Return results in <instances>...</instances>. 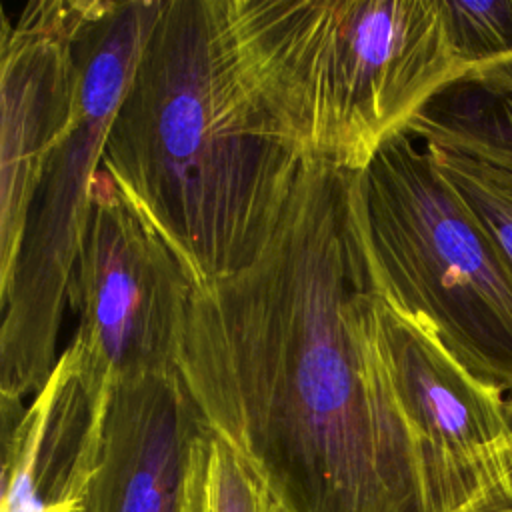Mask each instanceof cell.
Instances as JSON below:
<instances>
[{"label": "cell", "mask_w": 512, "mask_h": 512, "mask_svg": "<svg viewBox=\"0 0 512 512\" xmlns=\"http://www.w3.org/2000/svg\"><path fill=\"white\" fill-rule=\"evenodd\" d=\"M86 10L88 0H30L16 18H2L0 286L14 270L46 160L76 112V34Z\"/></svg>", "instance_id": "cell-7"}, {"label": "cell", "mask_w": 512, "mask_h": 512, "mask_svg": "<svg viewBox=\"0 0 512 512\" xmlns=\"http://www.w3.org/2000/svg\"><path fill=\"white\" fill-rule=\"evenodd\" d=\"M512 262V172L460 152L422 144Z\"/></svg>", "instance_id": "cell-12"}, {"label": "cell", "mask_w": 512, "mask_h": 512, "mask_svg": "<svg viewBox=\"0 0 512 512\" xmlns=\"http://www.w3.org/2000/svg\"><path fill=\"white\" fill-rule=\"evenodd\" d=\"M236 68L304 158L362 170L466 74L440 0H224Z\"/></svg>", "instance_id": "cell-3"}, {"label": "cell", "mask_w": 512, "mask_h": 512, "mask_svg": "<svg viewBox=\"0 0 512 512\" xmlns=\"http://www.w3.org/2000/svg\"><path fill=\"white\" fill-rule=\"evenodd\" d=\"M164 0H88L76 34L80 94L30 204L14 270L0 286V398L34 396L60 354L58 334L90 218L106 136Z\"/></svg>", "instance_id": "cell-5"}, {"label": "cell", "mask_w": 512, "mask_h": 512, "mask_svg": "<svg viewBox=\"0 0 512 512\" xmlns=\"http://www.w3.org/2000/svg\"><path fill=\"white\" fill-rule=\"evenodd\" d=\"M426 146L512 172V58L468 70L440 88L404 126Z\"/></svg>", "instance_id": "cell-10"}, {"label": "cell", "mask_w": 512, "mask_h": 512, "mask_svg": "<svg viewBox=\"0 0 512 512\" xmlns=\"http://www.w3.org/2000/svg\"><path fill=\"white\" fill-rule=\"evenodd\" d=\"M350 172L304 158L268 248L196 286L178 374L278 512H438L374 340Z\"/></svg>", "instance_id": "cell-1"}, {"label": "cell", "mask_w": 512, "mask_h": 512, "mask_svg": "<svg viewBox=\"0 0 512 512\" xmlns=\"http://www.w3.org/2000/svg\"><path fill=\"white\" fill-rule=\"evenodd\" d=\"M110 388H96L68 344L24 406L0 398V512H78L94 474Z\"/></svg>", "instance_id": "cell-8"}, {"label": "cell", "mask_w": 512, "mask_h": 512, "mask_svg": "<svg viewBox=\"0 0 512 512\" xmlns=\"http://www.w3.org/2000/svg\"><path fill=\"white\" fill-rule=\"evenodd\" d=\"M440 6L466 70L512 58V0H440Z\"/></svg>", "instance_id": "cell-13"}, {"label": "cell", "mask_w": 512, "mask_h": 512, "mask_svg": "<svg viewBox=\"0 0 512 512\" xmlns=\"http://www.w3.org/2000/svg\"><path fill=\"white\" fill-rule=\"evenodd\" d=\"M196 282L154 224L100 166L68 290L78 316L72 346L96 388L178 374Z\"/></svg>", "instance_id": "cell-6"}, {"label": "cell", "mask_w": 512, "mask_h": 512, "mask_svg": "<svg viewBox=\"0 0 512 512\" xmlns=\"http://www.w3.org/2000/svg\"><path fill=\"white\" fill-rule=\"evenodd\" d=\"M302 162L238 74L224 0H164L102 166L196 286L240 272L268 248Z\"/></svg>", "instance_id": "cell-2"}, {"label": "cell", "mask_w": 512, "mask_h": 512, "mask_svg": "<svg viewBox=\"0 0 512 512\" xmlns=\"http://www.w3.org/2000/svg\"><path fill=\"white\" fill-rule=\"evenodd\" d=\"M180 512H278L238 452L208 426L196 436Z\"/></svg>", "instance_id": "cell-11"}, {"label": "cell", "mask_w": 512, "mask_h": 512, "mask_svg": "<svg viewBox=\"0 0 512 512\" xmlns=\"http://www.w3.org/2000/svg\"><path fill=\"white\" fill-rule=\"evenodd\" d=\"M372 292L512 394V262L424 146L400 130L350 172Z\"/></svg>", "instance_id": "cell-4"}, {"label": "cell", "mask_w": 512, "mask_h": 512, "mask_svg": "<svg viewBox=\"0 0 512 512\" xmlns=\"http://www.w3.org/2000/svg\"><path fill=\"white\" fill-rule=\"evenodd\" d=\"M204 426L180 374L114 382L78 512H180L190 450Z\"/></svg>", "instance_id": "cell-9"}]
</instances>
